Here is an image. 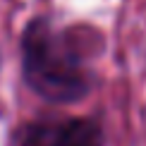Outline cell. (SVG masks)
Returning <instances> with one entry per match:
<instances>
[{
    "label": "cell",
    "mask_w": 146,
    "mask_h": 146,
    "mask_svg": "<svg viewBox=\"0 0 146 146\" xmlns=\"http://www.w3.org/2000/svg\"><path fill=\"white\" fill-rule=\"evenodd\" d=\"M22 65L29 86L53 103L79 101L91 89L89 41L50 19L29 22L22 36Z\"/></svg>",
    "instance_id": "6da1fadb"
},
{
    "label": "cell",
    "mask_w": 146,
    "mask_h": 146,
    "mask_svg": "<svg viewBox=\"0 0 146 146\" xmlns=\"http://www.w3.org/2000/svg\"><path fill=\"white\" fill-rule=\"evenodd\" d=\"M103 137L91 120H46L22 127L15 146H101Z\"/></svg>",
    "instance_id": "7a4b0ae2"
}]
</instances>
